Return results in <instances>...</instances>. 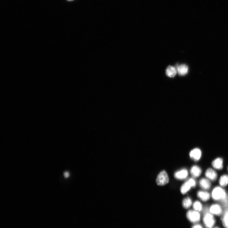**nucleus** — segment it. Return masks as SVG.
I'll use <instances>...</instances> for the list:
<instances>
[{
	"mask_svg": "<svg viewBox=\"0 0 228 228\" xmlns=\"http://www.w3.org/2000/svg\"><path fill=\"white\" fill-rule=\"evenodd\" d=\"M211 196L215 201L225 200L227 198V194L225 190L219 186L215 187L211 193Z\"/></svg>",
	"mask_w": 228,
	"mask_h": 228,
	"instance_id": "1",
	"label": "nucleus"
},
{
	"mask_svg": "<svg viewBox=\"0 0 228 228\" xmlns=\"http://www.w3.org/2000/svg\"><path fill=\"white\" fill-rule=\"evenodd\" d=\"M197 182L194 179L190 178L181 186L180 190L181 193L185 194L188 192L191 188L196 186Z\"/></svg>",
	"mask_w": 228,
	"mask_h": 228,
	"instance_id": "2",
	"label": "nucleus"
},
{
	"mask_svg": "<svg viewBox=\"0 0 228 228\" xmlns=\"http://www.w3.org/2000/svg\"><path fill=\"white\" fill-rule=\"evenodd\" d=\"M188 220L191 222L196 223L198 222L200 220L201 215L199 212L195 210L189 211L186 215Z\"/></svg>",
	"mask_w": 228,
	"mask_h": 228,
	"instance_id": "3",
	"label": "nucleus"
},
{
	"mask_svg": "<svg viewBox=\"0 0 228 228\" xmlns=\"http://www.w3.org/2000/svg\"><path fill=\"white\" fill-rule=\"evenodd\" d=\"M203 222L206 228H212L215 225L216 221L213 214L207 213L204 216Z\"/></svg>",
	"mask_w": 228,
	"mask_h": 228,
	"instance_id": "4",
	"label": "nucleus"
},
{
	"mask_svg": "<svg viewBox=\"0 0 228 228\" xmlns=\"http://www.w3.org/2000/svg\"><path fill=\"white\" fill-rule=\"evenodd\" d=\"M169 178L165 171H162L158 174L156 179L157 184L159 186H163L168 183Z\"/></svg>",
	"mask_w": 228,
	"mask_h": 228,
	"instance_id": "5",
	"label": "nucleus"
},
{
	"mask_svg": "<svg viewBox=\"0 0 228 228\" xmlns=\"http://www.w3.org/2000/svg\"><path fill=\"white\" fill-rule=\"evenodd\" d=\"M190 157L195 161H199L202 156L201 150L198 148H195L192 150L189 153Z\"/></svg>",
	"mask_w": 228,
	"mask_h": 228,
	"instance_id": "6",
	"label": "nucleus"
},
{
	"mask_svg": "<svg viewBox=\"0 0 228 228\" xmlns=\"http://www.w3.org/2000/svg\"><path fill=\"white\" fill-rule=\"evenodd\" d=\"M205 176L209 180L216 181L217 178V174L215 170L209 168L207 170L205 173Z\"/></svg>",
	"mask_w": 228,
	"mask_h": 228,
	"instance_id": "7",
	"label": "nucleus"
},
{
	"mask_svg": "<svg viewBox=\"0 0 228 228\" xmlns=\"http://www.w3.org/2000/svg\"><path fill=\"white\" fill-rule=\"evenodd\" d=\"M209 210L211 214L217 216L221 215L222 212L221 206L217 204L212 205L210 207Z\"/></svg>",
	"mask_w": 228,
	"mask_h": 228,
	"instance_id": "8",
	"label": "nucleus"
},
{
	"mask_svg": "<svg viewBox=\"0 0 228 228\" xmlns=\"http://www.w3.org/2000/svg\"><path fill=\"white\" fill-rule=\"evenodd\" d=\"M223 160L221 157H217L214 159L212 162V165L216 169L221 170L223 167Z\"/></svg>",
	"mask_w": 228,
	"mask_h": 228,
	"instance_id": "9",
	"label": "nucleus"
},
{
	"mask_svg": "<svg viewBox=\"0 0 228 228\" xmlns=\"http://www.w3.org/2000/svg\"><path fill=\"white\" fill-rule=\"evenodd\" d=\"M188 176V172L187 170L183 169L180 171L176 172L174 176L175 177L179 180H184L186 179Z\"/></svg>",
	"mask_w": 228,
	"mask_h": 228,
	"instance_id": "10",
	"label": "nucleus"
},
{
	"mask_svg": "<svg viewBox=\"0 0 228 228\" xmlns=\"http://www.w3.org/2000/svg\"><path fill=\"white\" fill-rule=\"evenodd\" d=\"M200 187L204 190H208L210 189L211 186L210 182L208 179L203 178L201 179L199 182Z\"/></svg>",
	"mask_w": 228,
	"mask_h": 228,
	"instance_id": "11",
	"label": "nucleus"
},
{
	"mask_svg": "<svg viewBox=\"0 0 228 228\" xmlns=\"http://www.w3.org/2000/svg\"><path fill=\"white\" fill-rule=\"evenodd\" d=\"M190 172L193 177L197 178L201 175L202 173V170L199 166L194 165L191 167Z\"/></svg>",
	"mask_w": 228,
	"mask_h": 228,
	"instance_id": "12",
	"label": "nucleus"
},
{
	"mask_svg": "<svg viewBox=\"0 0 228 228\" xmlns=\"http://www.w3.org/2000/svg\"><path fill=\"white\" fill-rule=\"evenodd\" d=\"M178 74L181 76H184L187 74L188 71V67L187 65L183 64L178 66L176 68Z\"/></svg>",
	"mask_w": 228,
	"mask_h": 228,
	"instance_id": "13",
	"label": "nucleus"
},
{
	"mask_svg": "<svg viewBox=\"0 0 228 228\" xmlns=\"http://www.w3.org/2000/svg\"><path fill=\"white\" fill-rule=\"evenodd\" d=\"M197 195L200 199L204 202L208 201L210 198V194L208 192L204 191H199Z\"/></svg>",
	"mask_w": 228,
	"mask_h": 228,
	"instance_id": "14",
	"label": "nucleus"
},
{
	"mask_svg": "<svg viewBox=\"0 0 228 228\" xmlns=\"http://www.w3.org/2000/svg\"><path fill=\"white\" fill-rule=\"evenodd\" d=\"M166 75L170 77H174L176 74L177 71L176 68L171 66H168L166 70Z\"/></svg>",
	"mask_w": 228,
	"mask_h": 228,
	"instance_id": "15",
	"label": "nucleus"
},
{
	"mask_svg": "<svg viewBox=\"0 0 228 228\" xmlns=\"http://www.w3.org/2000/svg\"><path fill=\"white\" fill-rule=\"evenodd\" d=\"M219 184L222 187H225L228 185V175L224 174L220 177L219 180Z\"/></svg>",
	"mask_w": 228,
	"mask_h": 228,
	"instance_id": "16",
	"label": "nucleus"
},
{
	"mask_svg": "<svg viewBox=\"0 0 228 228\" xmlns=\"http://www.w3.org/2000/svg\"><path fill=\"white\" fill-rule=\"evenodd\" d=\"M182 204L185 208H188L191 206L192 204V200L190 198L187 197L183 200Z\"/></svg>",
	"mask_w": 228,
	"mask_h": 228,
	"instance_id": "17",
	"label": "nucleus"
},
{
	"mask_svg": "<svg viewBox=\"0 0 228 228\" xmlns=\"http://www.w3.org/2000/svg\"><path fill=\"white\" fill-rule=\"evenodd\" d=\"M193 207L194 210L200 212L203 209V206L202 204L199 201H195L193 204Z\"/></svg>",
	"mask_w": 228,
	"mask_h": 228,
	"instance_id": "18",
	"label": "nucleus"
},
{
	"mask_svg": "<svg viewBox=\"0 0 228 228\" xmlns=\"http://www.w3.org/2000/svg\"><path fill=\"white\" fill-rule=\"evenodd\" d=\"M223 226L225 228H228V211L225 213L222 220Z\"/></svg>",
	"mask_w": 228,
	"mask_h": 228,
	"instance_id": "19",
	"label": "nucleus"
},
{
	"mask_svg": "<svg viewBox=\"0 0 228 228\" xmlns=\"http://www.w3.org/2000/svg\"><path fill=\"white\" fill-rule=\"evenodd\" d=\"M192 228H203V226L200 224H197L194 225Z\"/></svg>",
	"mask_w": 228,
	"mask_h": 228,
	"instance_id": "20",
	"label": "nucleus"
},
{
	"mask_svg": "<svg viewBox=\"0 0 228 228\" xmlns=\"http://www.w3.org/2000/svg\"><path fill=\"white\" fill-rule=\"evenodd\" d=\"M64 175L65 177L67 178L69 176V173L68 172H66L64 173Z\"/></svg>",
	"mask_w": 228,
	"mask_h": 228,
	"instance_id": "21",
	"label": "nucleus"
},
{
	"mask_svg": "<svg viewBox=\"0 0 228 228\" xmlns=\"http://www.w3.org/2000/svg\"><path fill=\"white\" fill-rule=\"evenodd\" d=\"M219 228V227H215V228Z\"/></svg>",
	"mask_w": 228,
	"mask_h": 228,
	"instance_id": "22",
	"label": "nucleus"
},
{
	"mask_svg": "<svg viewBox=\"0 0 228 228\" xmlns=\"http://www.w3.org/2000/svg\"><path fill=\"white\" fill-rule=\"evenodd\" d=\"M68 1H73V0H68Z\"/></svg>",
	"mask_w": 228,
	"mask_h": 228,
	"instance_id": "23",
	"label": "nucleus"
},
{
	"mask_svg": "<svg viewBox=\"0 0 228 228\" xmlns=\"http://www.w3.org/2000/svg\"><path fill=\"white\" fill-rule=\"evenodd\" d=\"M227 170H228V168H227Z\"/></svg>",
	"mask_w": 228,
	"mask_h": 228,
	"instance_id": "24",
	"label": "nucleus"
}]
</instances>
